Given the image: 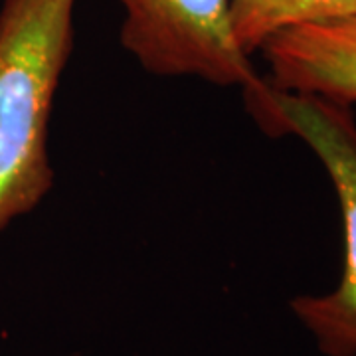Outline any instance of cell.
<instances>
[{"label":"cell","instance_id":"obj_1","mask_svg":"<svg viewBox=\"0 0 356 356\" xmlns=\"http://www.w3.org/2000/svg\"><path fill=\"white\" fill-rule=\"evenodd\" d=\"M76 0L0 8V229L51 188L48 121L74 42Z\"/></svg>","mask_w":356,"mask_h":356},{"label":"cell","instance_id":"obj_2","mask_svg":"<svg viewBox=\"0 0 356 356\" xmlns=\"http://www.w3.org/2000/svg\"><path fill=\"white\" fill-rule=\"evenodd\" d=\"M255 121L269 135H297L325 165L344 222V269L327 295H301L291 311L327 356H356V121L350 105L291 93L257 81L243 89Z\"/></svg>","mask_w":356,"mask_h":356},{"label":"cell","instance_id":"obj_3","mask_svg":"<svg viewBox=\"0 0 356 356\" xmlns=\"http://www.w3.org/2000/svg\"><path fill=\"white\" fill-rule=\"evenodd\" d=\"M121 42L156 76H196L218 86L259 81L232 28V0H119Z\"/></svg>","mask_w":356,"mask_h":356},{"label":"cell","instance_id":"obj_4","mask_svg":"<svg viewBox=\"0 0 356 356\" xmlns=\"http://www.w3.org/2000/svg\"><path fill=\"white\" fill-rule=\"evenodd\" d=\"M281 91L356 103V16L297 24L259 46Z\"/></svg>","mask_w":356,"mask_h":356},{"label":"cell","instance_id":"obj_5","mask_svg":"<svg viewBox=\"0 0 356 356\" xmlns=\"http://www.w3.org/2000/svg\"><path fill=\"white\" fill-rule=\"evenodd\" d=\"M356 16V0H232V28L248 56L275 32Z\"/></svg>","mask_w":356,"mask_h":356}]
</instances>
